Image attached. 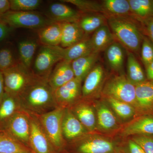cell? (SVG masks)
Wrapping results in <instances>:
<instances>
[{
	"label": "cell",
	"mask_w": 153,
	"mask_h": 153,
	"mask_svg": "<svg viewBox=\"0 0 153 153\" xmlns=\"http://www.w3.org/2000/svg\"><path fill=\"white\" fill-rule=\"evenodd\" d=\"M0 18L12 28L38 30L54 22L49 18L34 11L10 10Z\"/></svg>",
	"instance_id": "cell-8"
},
{
	"label": "cell",
	"mask_w": 153,
	"mask_h": 153,
	"mask_svg": "<svg viewBox=\"0 0 153 153\" xmlns=\"http://www.w3.org/2000/svg\"><path fill=\"white\" fill-rule=\"evenodd\" d=\"M1 128H1V126H0V129H1Z\"/></svg>",
	"instance_id": "cell-45"
},
{
	"label": "cell",
	"mask_w": 153,
	"mask_h": 153,
	"mask_svg": "<svg viewBox=\"0 0 153 153\" xmlns=\"http://www.w3.org/2000/svg\"><path fill=\"white\" fill-rule=\"evenodd\" d=\"M113 111L123 120H127L138 116L136 110L131 105L108 97H103Z\"/></svg>",
	"instance_id": "cell-32"
},
{
	"label": "cell",
	"mask_w": 153,
	"mask_h": 153,
	"mask_svg": "<svg viewBox=\"0 0 153 153\" xmlns=\"http://www.w3.org/2000/svg\"><path fill=\"white\" fill-rule=\"evenodd\" d=\"M12 29L13 28L0 18V43L8 36Z\"/></svg>",
	"instance_id": "cell-40"
},
{
	"label": "cell",
	"mask_w": 153,
	"mask_h": 153,
	"mask_svg": "<svg viewBox=\"0 0 153 153\" xmlns=\"http://www.w3.org/2000/svg\"><path fill=\"white\" fill-rule=\"evenodd\" d=\"M91 41L94 51L100 53L104 51L116 40L107 24L96 30Z\"/></svg>",
	"instance_id": "cell-27"
},
{
	"label": "cell",
	"mask_w": 153,
	"mask_h": 153,
	"mask_svg": "<svg viewBox=\"0 0 153 153\" xmlns=\"http://www.w3.org/2000/svg\"><path fill=\"white\" fill-rule=\"evenodd\" d=\"M0 153H35L4 129H0Z\"/></svg>",
	"instance_id": "cell-24"
},
{
	"label": "cell",
	"mask_w": 153,
	"mask_h": 153,
	"mask_svg": "<svg viewBox=\"0 0 153 153\" xmlns=\"http://www.w3.org/2000/svg\"><path fill=\"white\" fill-rule=\"evenodd\" d=\"M5 92L18 97L32 83L37 75L33 70L19 62L17 65L3 71Z\"/></svg>",
	"instance_id": "cell-6"
},
{
	"label": "cell",
	"mask_w": 153,
	"mask_h": 153,
	"mask_svg": "<svg viewBox=\"0 0 153 153\" xmlns=\"http://www.w3.org/2000/svg\"><path fill=\"white\" fill-rule=\"evenodd\" d=\"M82 82L74 78L53 91L57 107L69 108L82 98Z\"/></svg>",
	"instance_id": "cell-11"
},
{
	"label": "cell",
	"mask_w": 153,
	"mask_h": 153,
	"mask_svg": "<svg viewBox=\"0 0 153 153\" xmlns=\"http://www.w3.org/2000/svg\"><path fill=\"white\" fill-rule=\"evenodd\" d=\"M106 79V70L103 65L98 62L83 80L82 98L89 100L97 95L101 94Z\"/></svg>",
	"instance_id": "cell-10"
},
{
	"label": "cell",
	"mask_w": 153,
	"mask_h": 153,
	"mask_svg": "<svg viewBox=\"0 0 153 153\" xmlns=\"http://www.w3.org/2000/svg\"><path fill=\"white\" fill-rule=\"evenodd\" d=\"M94 52L91 38L86 36L82 40L68 48H64L63 60H73Z\"/></svg>",
	"instance_id": "cell-28"
},
{
	"label": "cell",
	"mask_w": 153,
	"mask_h": 153,
	"mask_svg": "<svg viewBox=\"0 0 153 153\" xmlns=\"http://www.w3.org/2000/svg\"><path fill=\"white\" fill-rule=\"evenodd\" d=\"M49 18L56 22H78L82 13L66 4L60 3L51 4L48 9Z\"/></svg>",
	"instance_id": "cell-20"
},
{
	"label": "cell",
	"mask_w": 153,
	"mask_h": 153,
	"mask_svg": "<svg viewBox=\"0 0 153 153\" xmlns=\"http://www.w3.org/2000/svg\"><path fill=\"white\" fill-rule=\"evenodd\" d=\"M22 109L18 97L5 92L0 103V126L2 128L6 121L14 114Z\"/></svg>",
	"instance_id": "cell-31"
},
{
	"label": "cell",
	"mask_w": 153,
	"mask_h": 153,
	"mask_svg": "<svg viewBox=\"0 0 153 153\" xmlns=\"http://www.w3.org/2000/svg\"><path fill=\"white\" fill-rule=\"evenodd\" d=\"M147 79L153 81V61L146 67Z\"/></svg>",
	"instance_id": "cell-43"
},
{
	"label": "cell",
	"mask_w": 153,
	"mask_h": 153,
	"mask_svg": "<svg viewBox=\"0 0 153 153\" xmlns=\"http://www.w3.org/2000/svg\"><path fill=\"white\" fill-rule=\"evenodd\" d=\"M71 63L65 60H61L52 69L48 81L53 91L75 77Z\"/></svg>",
	"instance_id": "cell-19"
},
{
	"label": "cell",
	"mask_w": 153,
	"mask_h": 153,
	"mask_svg": "<svg viewBox=\"0 0 153 153\" xmlns=\"http://www.w3.org/2000/svg\"><path fill=\"white\" fill-rule=\"evenodd\" d=\"M136 20L132 17H115L107 19V24L116 41L127 50L138 54L143 39Z\"/></svg>",
	"instance_id": "cell-2"
},
{
	"label": "cell",
	"mask_w": 153,
	"mask_h": 153,
	"mask_svg": "<svg viewBox=\"0 0 153 153\" xmlns=\"http://www.w3.org/2000/svg\"><path fill=\"white\" fill-rule=\"evenodd\" d=\"M130 137L145 153H153V135L138 134Z\"/></svg>",
	"instance_id": "cell-38"
},
{
	"label": "cell",
	"mask_w": 153,
	"mask_h": 153,
	"mask_svg": "<svg viewBox=\"0 0 153 153\" xmlns=\"http://www.w3.org/2000/svg\"><path fill=\"white\" fill-rule=\"evenodd\" d=\"M20 60L16 59L13 52L10 48L0 49V71L3 72L17 65Z\"/></svg>",
	"instance_id": "cell-36"
},
{
	"label": "cell",
	"mask_w": 153,
	"mask_h": 153,
	"mask_svg": "<svg viewBox=\"0 0 153 153\" xmlns=\"http://www.w3.org/2000/svg\"><path fill=\"white\" fill-rule=\"evenodd\" d=\"M69 108L89 133L97 129L95 108L91 104L89 100L82 98Z\"/></svg>",
	"instance_id": "cell-13"
},
{
	"label": "cell",
	"mask_w": 153,
	"mask_h": 153,
	"mask_svg": "<svg viewBox=\"0 0 153 153\" xmlns=\"http://www.w3.org/2000/svg\"><path fill=\"white\" fill-rule=\"evenodd\" d=\"M61 25L62 34L60 46L62 48L71 47L87 36L77 22H61Z\"/></svg>",
	"instance_id": "cell-23"
},
{
	"label": "cell",
	"mask_w": 153,
	"mask_h": 153,
	"mask_svg": "<svg viewBox=\"0 0 153 153\" xmlns=\"http://www.w3.org/2000/svg\"><path fill=\"white\" fill-rule=\"evenodd\" d=\"M64 48L60 46L43 45L34 63V74L43 79L48 80L54 66L64 59Z\"/></svg>",
	"instance_id": "cell-7"
},
{
	"label": "cell",
	"mask_w": 153,
	"mask_h": 153,
	"mask_svg": "<svg viewBox=\"0 0 153 153\" xmlns=\"http://www.w3.org/2000/svg\"><path fill=\"white\" fill-rule=\"evenodd\" d=\"M62 126L63 137L66 142H71L89 133L69 108L64 110Z\"/></svg>",
	"instance_id": "cell-15"
},
{
	"label": "cell",
	"mask_w": 153,
	"mask_h": 153,
	"mask_svg": "<svg viewBox=\"0 0 153 153\" xmlns=\"http://www.w3.org/2000/svg\"><path fill=\"white\" fill-rule=\"evenodd\" d=\"M140 50L141 60L146 67L153 61V44L148 37L144 36Z\"/></svg>",
	"instance_id": "cell-37"
},
{
	"label": "cell",
	"mask_w": 153,
	"mask_h": 153,
	"mask_svg": "<svg viewBox=\"0 0 153 153\" xmlns=\"http://www.w3.org/2000/svg\"><path fill=\"white\" fill-rule=\"evenodd\" d=\"M18 98L22 109L34 115L44 114L57 108L48 80L38 76Z\"/></svg>",
	"instance_id": "cell-1"
},
{
	"label": "cell",
	"mask_w": 153,
	"mask_h": 153,
	"mask_svg": "<svg viewBox=\"0 0 153 153\" xmlns=\"http://www.w3.org/2000/svg\"><path fill=\"white\" fill-rule=\"evenodd\" d=\"M65 109L57 107L44 114L35 115L57 153L65 149L67 143L62 131V120Z\"/></svg>",
	"instance_id": "cell-5"
},
{
	"label": "cell",
	"mask_w": 153,
	"mask_h": 153,
	"mask_svg": "<svg viewBox=\"0 0 153 153\" xmlns=\"http://www.w3.org/2000/svg\"><path fill=\"white\" fill-rule=\"evenodd\" d=\"M10 10L28 12L37 10L41 6V0H10Z\"/></svg>",
	"instance_id": "cell-35"
},
{
	"label": "cell",
	"mask_w": 153,
	"mask_h": 153,
	"mask_svg": "<svg viewBox=\"0 0 153 153\" xmlns=\"http://www.w3.org/2000/svg\"><path fill=\"white\" fill-rule=\"evenodd\" d=\"M94 104L97 129L103 132L108 133L119 128L120 124L115 114L104 99L97 101Z\"/></svg>",
	"instance_id": "cell-14"
},
{
	"label": "cell",
	"mask_w": 153,
	"mask_h": 153,
	"mask_svg": "<svg viewBox=\"0 0 153 153\" xmlns=\"http://www.w3.org/2000/svg\"><path fill=\"white\" fill-rule=\"evenodd\" d=\"M100 54V52H93L72 61L71 67L75 78L83 82L87 74L98 63Z\"/></svg>",
	"instance_id": "cell-21"
},
{
	"label": "cell",
	"mask_w": 153,
	"mask_h": 153,
	"mask_svg": "<svg viewBox=\"0 0 153 153\" xmlns=\"http://www.w3.org/2000/svg\"><path fill=\"white\" fill-rule=\"evenodd\" d=\"M122 137H131L138 134L153 135V114H143L134 118L122 128Z\"/></svg>",
	"instance_id": "cell-16"
},
{
	"label": "cell",
	"mask_w": 153,
	"mask_h": 153,
	"mask_svg": "<svg viewBox=\"0 0 153 153\" xmlns=\"http://www.w3.org/2000/svg\"><path fill=\"white\" fill-rule=\"evenodd\" d=\"M73 153H120L121 143L99 134L89 133L70 142Z\"/></svg>",
	"instance_id": "cell-4"
},
{
	"label": "cell",
	"mask_w": 153,
	"mask_h": 153,
	"mask_svg": "<svg viewBox=\"0 0 153 153\" xmlns=\"http://www.w3.org/2000/svg\"><path fill=\"white\" fill-rule=\"evenodd\" d=\"M60 1L74 5L82 14H102L100 1L93 0H61Z\"/></svg>",
	"instance_id": "cell-34"
},
{
	"label": "cell",
	"mask_w": 153,
	"mask_h": 153,
	"mask_svg": "<svg viewBox=\"0 0 153 153\" xmlns=\"http://www.w3.org/2000/svg\"><path fill=\"white\" fill-rule=\"evenodd\" d=\"M127 77L136 85L147 80L139 62L133 53L127 50Z\"/></svg>",
	"instance_id": "cell-29"
},
{
	"label": "cell",
	"mask_w": 153,
	"mask_h": 153,
	"mask_svg": "<svg viewBox=\"0 0 153 153\" xmlns=\"http://www.w3.org/2000/svg\"><path fill=\"white\" fill-rule=\"evenodd\" d=\"M145 26V30L147 34L148 38L150 39L153 44V18L143 23Z\"/></svg>",
	"instance_id": "cell-41"
},
{
	"label": "cell",
	"mask_w": 153,
	"mask_h": 153,
	"mask_svg": "<svg viewBox=\"0 0 153 153\" xmlns=\"http://www.w3.org/2000/svg\"><path fill=\"white\" fill-rule=\"evenodd\" d=\"M120 153H145L141 148L131 138L122 142Z\"/></svg>",
	"instance_id": "cell-39"
},
{
	"label": "cell",
	"mask_w": 153,
	"mask_h": 153,
	"mask_svg": "<svg viewBox=\"0 0 153 153\" xmlns=\"http://www.w3.org/2000/svg\"><path fill=\"white\" fill-rule=\"evenodd\" d=\"M10 10V0H0V18Z\"/></svg>",
	"instance_id": "cell-42"
},
{
	"label": "cell",
	"mask_w": 153,
	"mask_h": 153,
	"mask_svg": "<svg viewBox=\"0 0 153 153\" xmlns=\"http://www.w3.org/2000/svg\"><path fill=\"white\" fill-rule=\"evenodd\" d=\"M102 14L107 19L115 17H132L128 0H103L100 1Z\"/></svg>",
	"instance_id": "cell-22"
},
{
	"label": "cell",
	"mask_w": 153,
	"mask_h": 153,
	"mask_svg": "<svg viewBox=\"0 0 153 153\" xmlns=\"http://www.w3.org/2000/svg\"><path fill=\"white\" fill-rule=\"evenodd\" d=\"M38 47V43L32 40L20 41L18 44L20 61L28 69H31L33 57Z\"/></svg>",
	"instance_id": "cell-33"
},
{
	"label": "cell",
	"mask_w": 153,
	"mask_h": 153,
	"mask_svg": "<svg viewBox=\"0 0 153 153\" xmlns=\"http://www.w3.org/2000/svg\"><path fill=\"white\" fill-rule=\"evenodd\" d=\"M30 114V143L31 149L35 153H57L44 132L38 118Z\"/></svg>",
	"instance_id": "cell-12"
},
{
	"label": "cell",
	"mask_w": 153,
	"mask_h": 153,
	"mask_svg": "<svg viewBox=\"0 0 153 153\" xmlns=\"http://www.w3.org/2000/svg\"><path fill=\"white\" fill-rule=\"evenodd\" d=\"M2 128L15 138L30 148V113L23 109L19 111L6 121Z\"/></svg>",
	"instance_id": "cell-9"
},
{
	"label": "cell",
	"mask_w": 153,
	"mask_h": 153,
	"mask_svg": "<svg viewBox=\"0 0 153 153\" xmlns=\"http://www.w3.org/2000/svg\"><path fill=\"white\" fill-rule=\"evenodd\" d=\"M77 23L85 35L88 36L99 28L107 25V19L100 13L82 14Z\"/></svg>",
	"instance_id": "cell-30"
},
{
	"label": "cell",
	"mask_w": 153,
	"mask_h": 153,
	"mask_svg": "<svg viewBox=\"0 0 153 153\" xmlns=\"http://www.w3.org/2000/svg\"><path fill=\"white\" fill-rule=\"evenodd\" d=\"M126 51V49L116 41L105 50V60L111 71L117 74H123Z\"/></svg>",
	"instance_id": "cell-18"
},
{
	"label": "cell",
	"mask_w": 153,
	"mask_h": 153,
	"mask_svg": "<svg viewBox=\"0 0 153 153\" xmlns=\"http://www.w3.org/2000/svg\"><path fill=\"white\" fill-rule=\"evenodd\" d=\"M5 93L4 81L3 72L0 71V103Z\"/></svg>",
	"instance_id": "cell-44"
},
{
	"label": "cell",
	"mask_w": 153,
	"mask_h": 153,
	"mask_svg": "<svg viewBox=\"0 0 153 153\" xmlns=\"http://www.w3.org/2000/svg\"><path fill=\"white\" fill-rule=\"evenodd\" d=\"M38 38L44 46H59L61 42L62 29L61 23L54 22L38 29Z\"/></svg>",
	"instance_id": "cell-25"
},
{
	"label": "cell",
	"mask_w": 153,
	"mask_h": 153,
	"mask_svg": "<svg viewBox=\"0 0 153 153\" xmlns=\"http://www.w3.org/2000/svg\"><path fill=\"white\" fill-rule=\"evenodd\" d=\"M132 16L143 24L153 18V0H128Z\"/></svg>",
	"instance_id": "cell-26"
},
{
	"label": "cell",
	"mask_w": 153,
	"mask_h": 153,
	"mask_svg": "<svg viewBox=\"0 0 153 153\" xmlns=\"http://www.w3.org/2000/svg\"><path fill=\"white\" fill-rule=\"evenodd\" d=\"M139 116L153 114V81L147 80L135 85Z\"/></svg>",
	"instance_id": "cell-17"
},
{
	"label": "cell",
	"mask_w": 153,
	"mask_h": 153,
	"mask_svg": "<svg viewBox=\"0 0 153 153\" xmlns=\"http://www.w3.org/2000/svg\"><path fill=\"white\" fill-rule=\"evenodd\" d=\"M101 95L102 97L114 99L131 105L136 110L139 116L135 85L124 74H114L106 78Z\"/></svg>",
	"instance_id": "cell-3"
}]
</instances>
